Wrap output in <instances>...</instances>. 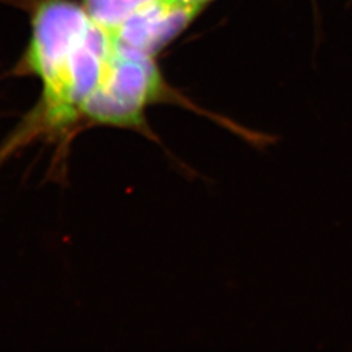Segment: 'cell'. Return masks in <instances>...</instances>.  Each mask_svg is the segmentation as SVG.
I'll list each match as a JSON object with an SVG mask.
<instances>
[{
	"mask_svg": "<svg viewBox=\"0 0 352 352\" xmlns=\"http://www.w3.org/2000/svg\"><path fill=\"white\" fill-rule=\"evenodd\" d=\"M175 1L183 3V4H189V6H199V7L205 8L213 0H175Z\"/></svg>",
	"mask_w": 352,
	"mask_h": 352,
	"instance_id": "cell-4",
	"label": "cell"
},
{
	"mask_svg": "<svg viewBox=\"0 0 352 352\" xmlns=\"http://www.w3.org/2000/svg\"><path fill=\"white\" fill-rule=\"evenodd\" d=\"M88 12L93 21L113 33L140 10L154 0H76Z\"/></svg>",
	"mask_w": 352,
	"mask_h": 352,
	"instance_id": "cell-3",
	"label": "cell"
},
{
	"mask_svg": "<svg viewBox=\"0 0 352 352\" xmlns=\"http://www.w3.org/2000/svg\"><path fill=\"white\" fill-rule=\"evenodd\" d=\"M204 10L175 0H154L128 19L113 33V41L155 58L183 34Z\"/></svg>",
	"mask_w": 352,
	"mask_h": 352,
	"instance_id": "cell-2",
	"label": "cell"
},
{
	"mask_svg": "<svg viewBox=\"0 0 352 352\" xmlns=\"http://www.w3.org/2000/svg\"><path fill=\"white\" fill-rule=\"evenodd\" d=\"M30 39L19 71L37 77L42 97L19 136L65 133L82 124L115 50L113 36L76 0H24Z\"/></svg>",
	"mask_w": 352,
	"mask_h": 352,
	"instance_id": "cell-1",
	"label": "cell"
}]
</instances>
